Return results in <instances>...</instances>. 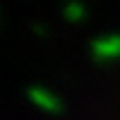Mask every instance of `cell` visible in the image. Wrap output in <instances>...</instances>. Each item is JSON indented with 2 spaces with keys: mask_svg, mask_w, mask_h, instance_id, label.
Returning <instances> with one entry per match:
<instances>
[{
  "mask_svg": "<svg viewBox=\"0 0 120 120\" xmlns=\"http://www.w3.org/2000/svg\"><path fill=\"white\" fill-rule=\"evenodd\" d=\"M93 57L98 61H111L120 57V36H102L93 43Z\"/></svg>",
  "mask_w": 120,
  "mask_h": 120,
  "instance_id": "obj_1",
  "label": "cell"
},
{
  "mask_svg": "<svg viewBox=\"0 0 120 120\" xmlns=\"http://www.w3.org/2000/svg\"><path fill=\"white\" fill-rule=\"evenodd\" d=\"M30 98H32L43 111H52V113L59 111V102H57V98H54L52 93L43 91V88H32V91H30Z\"/></svg>",
  "mask_w": 120,
  "mask_h": 120,
  "instance_id": "obj_2",
  "label": "cell"
},
{
  "mask_svg": "<svg viewBox=\"0 0 120 120\" xmlns=\"http://www.w3.org/2000/svg\"><path fill=\"white\" fill-rule=\"evenodd\" d=\"M66 16H68L70 20H75V23H77V20H82V16H84L82 5H79V2H70V5L66 7Z\"/></svg>",
  "mask_w": 120,
  "mask_h": 120,
  "instance_id": "obj_3",
  "label": "cell"
}]
</instances>
